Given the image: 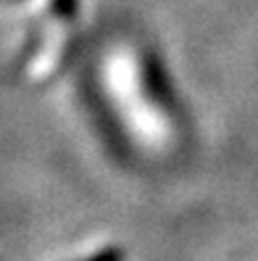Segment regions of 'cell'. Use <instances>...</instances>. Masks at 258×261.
<instances>
[{
    "mask_svg": "<svg viewBox=\"0 0 258 261\" xmlns=\"http://www.w3.org/2000/svg\"><path fill=\"white\" fill-rule=\"evenodd\" d=\"M87 261H121V253L119 251H103V253L87 258Z\"/></svg>",
    "mask_w": 258,
    "mask_h": 261,
    "instance_id": "cell-1",
    "label": "cell"
}]
</instances>
